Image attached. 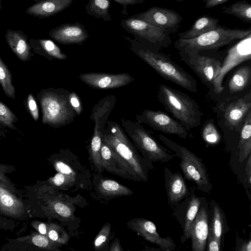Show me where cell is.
I'll list each match as a JSON object with an SVG mask.
<instances>
[{"mask_svg":"<svg viewBox=\"0 0 251 251\" xmlns=\"http://www.w3.org/2000/svg\"><path fill=\"white\" fill-rule=\"evenodd\" d=\"M131 50L164 79L193 93L198 91L196 79L167 55L139 41L124 36Z\"/></svg>","mask_w":251,"mask_h":251,"instance_id":"cell-1","label":"cell"},{"mask_svg":"<svg viewBox=\"0 0 251 251\" xmlns=\"http://www.w3.org/2000/svg\"><path fill=\"white\" fill-rule=\"evenodd\" d=\"M156 97L164 109L188 131L201 125L203 114L197 102L187 94L161 84Z\"/></svg>","mask_w":251,"mask_h":251,"instance_id":"cell-2","label":"cell"},{"mask_svg":"<svg viewBox=\"0 0 251 251\" xmlns=\"http://www.w3.org/2000/svg\"><path fill=\"white\" fill-rule=\"evenodd\" d=\"M218 126L225 136L239 137L244 121L251 112V91L220 99L213 107Z\"/></svg>","mask_w":251,"mask_h":251,"instance_id":"cell-3","label":"cell"},{"mask_svg":"<svg viewBox=\"0 0 251 251\" xmlns=\"http://www.w3.org/2000/svg\"><path fill=\"white\" fill-rule=\"evenodd\" d=\"M251 34V27L247 29L229 28L220 25L215 30L198 37L178 39L174 47L178 53L191 54L203 50H218L220 48L240 40Z\"/></svg>","mask_w":251,"mask_h":251,"instance_id":"cell-4","label":"cell"},{"mask_svg":"<svg viewBox=\"0 0 251 251\" xmlns=\"http://www.w3.org/2000/svg\"><path fill=\"white\" fill-rule=\"evenodd\" d=\"M102 142L129 164L140 181H147L148 168L145 161L139 155L135 146L118 123L107 121L102 136Z\"/></svg>","mask_w":251,"mask_h":251,"instance_id":"cell-5","label":"cell"},{"mask_svg":"<svg viewBox=\"0 0 251 251\" xmlns=\"http://www.w3.org/2000/svg\"><path fill=\"white\" fill-rule=\"evenodd\" d=\"M70 93L62 88L43 93L40 98L43 124L59 127L74 121L76 113L70 103Z\"/></svg>","mask_w":251,"mask_h":251,"instance_id":"cell-6","label":"cell"},{"mask_svg":"<svg viewBox=\"0 0 251 251\" xmlns=\"http://www.w3.org/2000/svg\"><path fill=\"white\" fill-rule=\"evenodd\" d=\"M159 139L180 159V167L185 177L193 181L201 191L209 193L212 188L207 170L202 160L186 148L172 141L163 134Z\"/></svg>","mask_w":251,"mask_h":251,"instance_id":"cell-7","label":"cell"},{"mask_svg":"<svg viewBox=\"0 0 251 251\" xmlns=\"http://www.w3.org/2000/svg\"><path fill=\"white\" fill-rule=\"evenodd\" d=\"M121 121L135 147L149 161L167 162L173 158L175 154L161 145L140 123L124 118Z\"/></svg>","mask_w":251,"mask_h":251,"instance_id":"cell-8","label":"cell"},{"mask_svg":"<svg viewBox=\"0 0 251 251\" xmlns=\"http://www.w3.org/2000/svg\"><path fill=\"white\" fill-rule=\"evenodd\" d=\"M226 52L218 50L178 54L181 60L193 71L212 93L213 81L220 73Z\"/></svg>","mask_w":251,"mask_h":251,"instance_id":"cell-9","label":"cell"},{"mask_svg":"<svg viewBox=\"0 0 251 251\" xmlns=\"http://www.w3.org/2000/svg\"><path fill=\"white\" fill-rule=\"evenodd\" d=\"M121 25L139 41L155 50L168 47L172 40L168 31L131 17L123 19Z\"/></svg>","mask_w":251,"mask_h":251,"instance_id":"cell-10","label":"cell"},{"mask_svg":"<svg viewBox=\"0 0 251 251\" xmlns=\"http://www.w3.org/2000/svg\"><path fill=\"white\" fill-rule=\"evenodd\" d=\"M251 59V34H250L226 51L220 73L213 81L212 93L216 95H220L224 89L223 81L226 75L237 65Z\"/></svg>","mask_w":251,"mask_h":251,"instance_id":"cell-11","label":"cell"},{"mask_svg":"<svg viewBox=\"0 0 251 251\" xmlns=\"http://www.w3.org/2000/svg\"><path fill=\"white\" fill-rule=\"evenodd\" d=\"M137 122L144 124L154 130L173 134L186 139L188 131L174 118L160 110L146 109L136 116Z\"/></svg>","mask_w":251,"mask_h":251,"instance_id":"cell-12","label":"cell"},{"mask_svg":"<svg viewBox=\"0 0 251 251\" xmlns=\"http://www.w3.org/2000/svg\"><path fill=\"white\" fill-rule=\"evenodd\" d=\"M131 17L164 29L170 33L177 31L183 20L181 16L175 11L157 6L151 7Z\"/></svg>","mask_w":251,"mask_h":251,"instance_id":"cell-13","label":"cell"},{"mask_svg":"<svg viewBox=\"0 0 251 251\" xmlns=\"http://www.w3.org/2000/svg\"><path fill=\"white\" fill-rule=\"evenodd\" d=\"M100 159L103 170L123 178L140 181L129 164L103 142Z\"/></svg>","mask_w":251,"mask_h":251,"instance_id":"cell-14","label":"cell"},{"mask_svg":"<svg viewBox=\"0 0 251 251\" xmlns=\"http://www.w3.org/2000/svg\"><path fill=\"white\" fill-rule=\"evenodd\" d=\"M127 226L142 237L145 240L158 245L161 250L173 251L176 249V244L170 237L162 238L156 231V227L152 222L142 218L130 220L126 223Z\"/></svg>","mask_w":251,"mask_h":251,"instance_id":"cell-15","label":"cell"},{"mask_svg":"<svg viewBox=\"0 0 251 251\" xmlns=\"http://www.w3.org/2000/svg\"><path fill=\"white\" fill-rule=\"evenodd\" d=\"M79 78L91 87L98 89L117 88L127 85L134 80L126 73L118 74L88 73L80 75Z\"/></svg>","mask_w":251,"mask_h":251,"instance_id":"cell-16","label":"cell"},{"mask_svg":"<svg viewBox=\"0 0 251 251\" xmlns=\"http://www.w3.org/2000/svg\"><path fill=\"white\" fill-rule=\"evenodd\" d=\"M49 35L62 45L82 44L89 36L85 27L79 22L62 24L51 29Z\"/></svg>","mask_w":251,"mask_h":251,"instance_id":"cell-17","label":"cell"},{"mask_svg":"<svg viewBox=\"0 0 251 251\" xmlns=\"http://www.w3.org/2000/svg\"><path fill=\"white\" fill-rule=\"evenodd\" d=\"M209 232L207 212L201 207L193 222L190 231L193 251H204Z\"/></svg>","mask_w":251,"mask_h":251,"instance_id":"cell-18","label":"cell"},{"mask_svg":"<svg viewBox=\"0 0 251 251\" xmlns=\"http://www.w3.org/2000/svg\"><path fill=\"white\" fill-rule=\"evenodd\" d=\"M73 0H43L27 9L26 13L40 18H46L60 13L70 6Z\"/></svg>","mask_w":251,"mask_h":251,"instance_id":"cell-19","label":"cell"},{"mask_svg":"<svg viewBox=\"0 0 251 251\" xmlns=\"http://www.w3.org/2000/svg\"><path fill=\"white\" fill-rule=\"evenodd\" d=\"M251 83V66L244 65L239 67L234 72L228 80L226 86L227 95L226 97L244 93L250 86Z\"/></svg>","mask_w":251,"mask_h":251,"instance_id":"cell-20","label":"cell"},{"mask_svg":"<svg viewBox=\"0 0 251 251\" xmlns=\"http://www.w3.org/2000/svg\"><path fill=\"white\" fill-rule=\"evenodd\" d=\"M219 19L208 15H202L198 18L191 28L177 34L178 39H187L198 37L216 29L219 25Z\"/></svg>","mask_w":251,"mask_h":251,"instance_id":"cell-21","label":"cell"},{"mask_svg":"<svg viewBox=\"0 0 251 251\" xmlns=\"http://www.w3.org/2000/svg\"><path fill=\"white\" fill-rule=\"evenodd\" d=\"M19 31L7 30L6 39L13 51L23 61L28 60L30 48L25 36Z\"/></svg>","mask_w":251,"mask_h":251,"instance_id":"cell-22","label":"cell"},{"mask_svg":"<svg viewBox=\"0 0 251 251\" xmlns=\"http://www.w3.org/2000/svg\"><path fill=\"white\" fill-rule=\"evenodd\" d=\"M167 191L169 201L171 203H177L185 197L187 188L183 177L179 173L172 174L170 176Z\"/></svg>","mask_w":251,"mask_h":251,"instance_id":"cell-23","label":"cell"},{"mask_svg":"<svg viewBox=\"0 0 251 251\" xmlns=\"http://www.w3.org/2000/svg\"><path fill=\"white\" fill-rule=\"evenodd\" d=\"M237 147L239 161L242 162L251 152V112L247 115L240 131Z\"/></svg>","mask_w":251,"mask_h":251,"instance_id":"cell-24","label":"cell"},{"mask_svg":"<svg viewBox=\"0 0 251 251\" xmlns=\"http://www.w3.org/2000/svg\"><path fill=\"white\" fill-rule=\"evenodd\" d=\"M98 190L101 195L106 197L127 196L133 194V191L129 188L109 179L101 180L98 184Z\"/></svg>","mask_w":251,"mask_h":251,"instance_id":"cell-25","label":"cell"},{"mask_svg":"<svg viewBox=\"0 0 251 251\" xmlns=\"http://www.w3.org/2000/svg\"><path fill=\"white\" fill-rule=\"evenodd\" d=\"M110 5V0H88L85 8L89 15L105 21H111L112 18L109 13Z\"/></svg>","mask_w":251,"mask_h":251,"instance_id":"cell-26","label":"cell"},{"mask_svg":"<svg viewBox=\"0 0 251 251\" xmlns=\"http://www.w3.org/2000/svg\"><path fill=\"white\" fill-rule=\"evenodd\" d=\"M222 13L236 17L242 21L251 24V4L246 0H239L222 8Z\"/></svg>","mask_w":251,"mask_h":251,"instance_id":"cell-27","label":"cell"},{"mask_svg":"<svg viewBox=\"0 0 251 251\" xmlns=\"http://www.w3.org/2000/svg\"><path fill=\"white\" fill-rule=\"evenodd\" d=\"M200 204V199L195 196H192L185 215L182 242H185L190 238L191 226L198 212Z\"/></svg>","mask_w":251,"mask_h":251,"instance_id":"cell-28","label":"cell"},{"mask_svg":"<svg viewBox=\"0 0 251 251\" xmlns=\"http://www.w3.org/2000/svg\"><path fill=\"white\" fill-rule=\"evenodd\" d=\"M224 213L217 204H213V215L209 227V232L221 242V237L224 231Z\"/></svg>","mask_w":251,"mask_h":251,"instance_id":"cell-29","label":"cell"},{"mask_svg":"<svg viewBox=\"0 0 251 251\" xmlns=\"http://www.w3.org/2000/svg\"><path fill=\"white\" fill-rule=\"evenodd\" d=\"M0 84L6 95L15 99V89L12 83L11 75L1 58H0Z\"/></svg>","mask_w":251,"mask_h":251,"instance_id":"cell-30","label":"cell"},{"mask_svg":"<svg viewBox=\"0 0 251 251\" xmlns=\"http://www.w3.org/2000/svg\"><path fill=\"white\" fill-rule=\"evenodd\" d=\"M201 135L203 140L209 145H216L220 141V136L213 119L206 121L202 126Z\"/></svg>","mask_w":251,"mask_h":251,"instance_id":"cell-31","label":"cell"},{"mask_svg":"<svg viewBox=\"0 0 251 251\" xmlns=\"http://www.w3.org/2000/svg\"><path fill=\"white\" fill-rule=\"evenodd\" d=\"M37 42L42 50L49 56L59 60L67 58V56L52 41L39 40Z\"/></svg>","mask_w":251,"mask_h":251,"instance_id":"cell-32","label":"cell"},{"mask_svg":"<svg viewBox=\"0 0 251 251\" xmlns=\"http://www.w3.org/2000/svg\"><path fill=\"white\" fill-rule=\"evenodd\" d=\"M48 235L50 240L61 245H66L69 240V236L65 229L56 225H51Z\"/></svg>","mask_w":251,"mask_h":251,"instance_id":"cell-33","label":"cell"},{"mask_svg":"<svg viewBox=\"0 0 251 251\" xmlns=\"http://www.w3.org/2000/svg\"><path fill=\"white\" fill-rule=\"evenodd\" d=\"M17 121V117L10 109L0 102V123L10 128L16 129L14 123Z\"/></svg>","mask_w":251,"mask_h":251,"instance_id":"cell-34","label":"cell"},{"mask_svg":"<svg viewBox=\"0 0 251 251\" xmlns=\"http://www.w3.org/2000/svg\"><path fill=\"white\" fill-rule=\"evenodd\" d=\"M111 228L109 223H106L96 235L94 241V248L99 250L105 245L108 240Z\"/></svg>","mask_w":251,"mask_h":251,"instance_id":"cell-35","label":"cell"},{"mask_svg":"<svg viewBox=\"0 0 251 251\" xmlns=\"http://www.w3.org/2000/svg\"><path fill=\"white\" fill-rule=\"evenodd\" d=\"M53 209L55 213L64 219H69L73 215L72 207L62 201H56L53 203Z\"/></svg>","mask_w":251,"mask_h":251,"instance_id":"cell-36","label":"cell"},{"mask_svg":"<svg viewBox=\"0 0 251 251\" xmlns=\"http://www.w3.org/2000/svg\"><path fill=\"white\" fill-rule=\"evenodd\" d=\"M33 243L39 247L48 248L52 250H58L57 246L51 242V240H50L48 238L44 235H36L32 238Z\"/></svg>","mask_w":251,"mask_h":251,"instance_id":"cell-37","label":"cell"},{"mask_svg":"<svg viewBox=\"0 0 251 251\" xmlns=\"http://www.w3.org/2000/svg\"><path fill=\"white\" fill-rule=\"evenodd\" d=\"M56 170L67 176L73 179L75 178V173L71 168L62 161H58L55 163Z\"/></svg>","mask_w":251,"mask_h":251,"instance_id":"cell-38","label":"cell"},{"mask_svg":"<svg viewBox=\"0 0 251 251\" xmlns=\"http://www.w3.org/2000/svg\"><path fill=\"white\" fill-rule=\"evenodd\" d=\"M69 100L76 113L80 115L82 112V107L81 100L78 95L74 92L70 93Z\"/></svg>","mask_w":251,"mask_h":251,"instance_id":"cell-39","label":"cell"},{"mask_svg":"<svg viewBox=\"0 0 251 251\" xmlns=\"http://www.w3.org/2000/svg\"><path fill=\"white\" fill-rule=\"evenodd\" d=\"M0 204L7 209H11L15 206V201L13 198L6 192H0Z\"/></svg>","mask_w":251,"mask_h":251,"instance_id":"cell-40","label":"cell"},{"mask_svg":"<svg viewBox=\"0 0 251 251\" xmlns=\"http://www.w3.org/2000/svg\"><path fill=\"white\" fill-rule=\"evenodd\" d=\"M27 105L31 116L35 121H37L39 117V112L36 102L31 94H29L27 98Z\"/></svg>","mask_w":251,"mask_h":251,"instance_id":"cell-41","label":"cell"},{"mask_svg":"<svg viewBox=\"0 0 251 251\" xmlns=\"http://www.w3.org/2000/svg\"><path fill=\"white\" fill-rule=\"evenodd\" d=\"M113 1L121 4L123 6V10L121 12L122 16L128 15L126 11L127 6L128 5H135L136 4H142L144 3L145 0H113Z\"/></svg>","mask_w":251,"mask_h":251,"instance_id":"cell-42","label":"cell"},{"mask_svg":"<svg viewBox=\"0 0 251 251\" xmlns=\"http://www.w3.org/2000/svg\"><path fill=\"white\" fill-rule=\"evenodd\" d=\"M208 243L207 251H219L221 250V242L214 237L209 232L208 235Z\"/></svg>","mask_w":251,"mask_h":251,"instance_id":"cell-43","label":"cell"},{"mask_svg":"<svg viewBox=\"0 0 251 251\" xmlns=\"http://www.w3.org/2000/svg\"><path fill=\"white\" fill-rule=\"evenodd\" d=\"M73 180V179L58 172L52 178L51 181L55 186H61Z\"/></svg>","mask_w":251,"mask_h":251,"instance_id":"cell-44","label":"cell"},{"mask_svg":"<svg viewBox=\"0 0 251 251\" xmlns=\"http://www.w3.org/2000/svg\"><path fill=\"white\" fill-rule=\"evenodd\" d=\"M230 0H203L205 3V8L210 9L219 5L222 4Z\"/></svg>","mask_w":251,"mask_h":251,"instance_id":"cell-45","label":"cell"},{"mask_svg":"<svg viewBox=\"0 0 251 251\" xmlns=\"http://www.w3.org/2000/svg\"><path fill=\"white\" fill-rule=\"evenodd\" d=\"M245 171L247 177V180L249 184L251 183V154L248 157V160L245 167Z\"/></svg>","mask_w":251,"mask_h":251,"instance_id":"cell-46","label":"cell"},{"mask_svg":"<svg viewBox=\"0 0 251 251\" xmlns=\"http://www.w3.org/2000/svg\"><path fill=\"white\" fill-rule=\"evenodd\" d=\"M109 250L111 251H123V249L122 248L120 242L117 238H115L114 240L111 244Z\"/></svg>","mask_w":251,"mask_h":251,"instance_id":"cell-47","label":"cell"},{"mask_svg":"<svg viewBox=\"0 0 251 251\" xmlns=\"http://www.w3.org/2000/svg\"><path fill=\"white\" fill-rule=\"evenodd\" d=\"M240 251H251V241L249 239L248 241L243 243L239 250Z\"/></svg>","mask_w":251,"mask_h":251,"instance_id":"cell-48","label":"cell"},{"mask_svg":"<svg viewBox=\"0 0 251 251\" xmlns=\"http://www.w3.org/2000/svg\"><path fill=\"white\" fill-rule=\"evenodd\" d=\"M39 232L42 235H45L47 233V228L46 225L44 223H41L38 226Z\"/></svg>","mask_w":251,"mask_h":251,"instance_id":"cell-49","label":"cell"},{"mask_svg":"<svg viewBox=\"0 0 251 251\" xmlns=\"http://www.w3.org/2000/svg\"><path fill=\"white\" fill-rule=\"evenodd\" d=\"M0 180L4 182H7V180L5 178V176L3 175V173L2 172L1 169H0Z\"/></svg>","mask_w":251,"mask_h":251,"instance_id":"cell-50","label":"cell"},{"mask_svg":"<svg viewBox=\"0 0 251 251\" xmlns=\"http://www.w3.org/2000/svg\"><path fill=\"white\" fill-rule=\"evenodd\" d=\"M174 0L178 1V2H184V0Z\"/></svg>","mask_w":251,"mask_h":251,"instance_id":"cell-51","label":"cell"},{"mask_svg":"<svg viewBox=\"0 0 251 251\" xmlns=\"http://www.w3.org/2000/svg\"><path fill=\"white\" fill-rule=\"evenodd\" d=\"M34 0L37 1L41 0Z\"/></svg>","mask_w":251,"mask_h":251,"instance_id":"cell-52","label":"cell"}]
</instances>
